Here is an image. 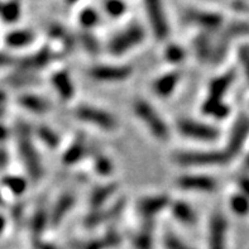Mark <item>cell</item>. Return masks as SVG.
I'll return each instance as SVG.
<instances>
[{"label": "cell", "mask_w": 249, "mask_h": 249, "mask_svg": "<svg viewBox=\"0 0 249 249\" xmlns=\"http://www.w3.org/2000/svg\"><path fill=\"white\" fill-rule=\"evenodd\" d=\"M38 134H39V138L43 141L44 144L48 145L50 148H57L60 145L61 138L54 130H52L48 126H42Z\"/></svg>", "instance_id": "32"}, {"label": "cell", "mask_w": 249, "mask_h": 249, "mask_svg": "<svg viewBox=\"0 0 249 249\" xmlns=\"http://www.w3.org/2000/svg\"><path fill=\"white\" fill-rule=\"evenodd\" d=\"M193 50L195 52L196 57L200 61L205 62V61L213 60L214 57L215 47L213 46L212 39L206 35V32H202L199 36H196L193 41Z\"/></svg>", "instance_id": "22"}, {"label": "cell", "mask_w": 249, "mask_h": 249, "mask_svg": "<svg viewBox=\"0 0 249 249\" xmlns=\"http://www.w3.org/2000/svg\"><path fill=\"white\" fill-rule=\"evenodd\" d=\"M20 104L28 109V110L33 111V113L42 114L46 113V111L50 110V103H48L46 99L41 98V96H37V95H24L20 99Z\"/></svg>", "instance_id": "24"}, {"label": "cell", "mask_w": 249, "mask_h": 249, "mask_svg": "<svg viewBox=\"0 0 249 249\" xmlns=\"http://www.w3.org/2000/svg\"><path fill=\"white\" fill-rule=\"evenodd\" d=\"M235 81V71L229 70L223 75H219L210 80L208 86V95L206 98L214 99V100H223L224 95Z\"/></svg>", "instance_id": "15"}, {"label": "cell", "mask_w": 249, "mask_h": 249, "mask_svg": "<svg viewBox=\"0 0 249 249\" xmlns=\"http://www.w3.org/2000/svg\"><path fill=\"white\" fill-rule=\"evenodd\" d=\"M73 115L82 123L91 124L104 132H115L119 128V122L113 114L94 105H79L73 111Z\"/></svg>", "instance_id": "5"}, {"label": "cell", "mask_w": 249, "mask_h": 249, "mask_svg": "<svg viewBox=\"0 0 249 249\" xmlns=\"http://www.w3.org/2000/svg\"><path fill=\"white\" fill-rule=\"evenodd\" d=\"M172 200L168 195H149L143 196L137 201V213L143 221H155L156 216L163 210L170 209Z\"/></svg>", "instance_id": "9"}, {"label": "cell", "mask_w": 249, "mask_h": 249, "mask_svg": "<svg viewBox=\"0 0 249 249\" xmlns=\"http://www.w3.org/2000/svg\"><path fill=\"white\" fill-rule=\"evenodd\" d=\"M118 186L119 185L117 182H107L95 187L91 191V194H90V200H89L91 210L103 209V205H104L105 202L110 199L114 194L117 193Z\"/></svg>", "instance_id": "20"}, {"label": "cell", "mask_w": 249, "mask_h": 249, "mask_svg": "<svg viewBox=\"0 0 249 249\" xmlns=\"http://www.w3.org/2000/svg\"><path fill=\"white\" fill-rule=\"evenodd\" d=\"M175 185L178 190L189 193H214L218 190V181L209 175H181L176 178Z\"/></svg>", "instance_id": "8"}, {"label": "cell", "mask_w": 249, "mask_h": 249, "mask_svg": "<svg viewBox=\"0 0 249 249\" xmlns=\"http://www.w3.org/2000/svg\"><path fill=\"white\" fill-rule=\"evenodd\" d=\"M0 14H1V18L5 20V22L13 23L18 20L19 16H20V6L17 3L16 0H12V1H6L1 5V9H0Z\"/></svg>", "instance_id": "30"}, {"label": "cell", "mask_w": 249, "mask_h": 249, "mask_svg": "<svg viewBox=\"0 0 249 249\" xmlns=\"http://www.w3.org/2000/svg\"><path fill=\"white\" fill-rule=\"evenodd\" d=\"M186 58V50L177 43H170L163 50V60L170 65H180Z\"/></svg>", "instance_id": "26"}, {"label": "cell", "mask_w": 249, "mask_h": 249, "mask_svg": "<svg viewBox=\"0 0 249 249\" xmlns=\"http://www.w3.org/2000/svg\"><path fill=\"white\" fill-rule=\"evenodd\" d=\"M37 249H58L57 247L52 246V244L43 243V242H37Z\"/></svg>", "instance_id": "37"}, {"label": "cell", "mask_w": 249, "mask_h": 249, "mask_svg": "<svg viewBox=\"0 0 249 249\" xmlns=\"http://www.w3.org/2000/svg\"><path fill=\"white\" fill-rule=\"evenodd\" d=\"M89 155V148L86 144L85 138L82 136H79L73 141L71 144L67 147V149L63 152L62 162L66 166H73L82 161L86 156Z\"/></svg>", "instance_id": "18"}, {"label": "cell", "mask_w": 249, "mask_h": 249, "mask_svg": "<svg viewBox=\"0 0 249 249\" xmlns=\"http://www.w3.org/2000/svg\"><path fill=\"white\" fill-rule=\"evenodd\" d=\"M176 130L178 134L186 139H191L195 142L214 143L220 138V130L213 124L204 123L201 120L193 118H178L176 120Z\"/></svg>", "instance_id": "4"}, {"label": "cell", "mask_w": 249, "mask_h": 249, "mask_svg": "<svg viewBox=\"0 0 249 249\" xmlns=\"http://www.w3.org/2000/svg\"><path fill=\"white\" fill-rule=\"evenodd\" d=\"M35 39V35L28 29H18L8 35L6 41L12 47H25Z\"/></svg>", "instance_id": "28"}, {"label": "cell", "mask_w": 249, "mask_h": 249, "mask_svg": "<svg viewBox=\"0 0 249 249\" xmlns=\"http://www.w3.org/2000/svg\"><path fill=\"white\" fill-rule=\"evenodd\" d=\"M153 228H155V221H143L139 231H137L132 238V242L136 249H152Z\"/></svg>", "instance_id": "23"}, {"label": "cell", "mask_w": 249, "mask_h": 249, "mask_svg": "<svg viewBox=\"0 0 249 249\" xmlns=\"http://www.w3.org/2000/svg\"><path fill=\"white\" fill-rule=\"evenodd\" d=\"M94 170L100 176L107 177L114 171V164L110 158H107V156L96 155V157L94 158Z\"/></svg>", "instance_id": "31"}, {"label": "cell", "mask_w": 249, "mask_h": 249, "mask_svg": "<svg viewBox=\"0 0 249 249\" xmlns=\"http://www.w3.org/2000/svg\"><path fill=\"white\" fill-rule=\"evenodd\" d=\"M249 137V117L247 114H239L233 123L231 130L229 133L227 148L225 151L229 153L231 158L239 155L243 149L246 141Z\"/></svg>", "instance_id": "10"}, {"label": "cell", "mask_w": 249, "mask_h": 249, "mask_svg": "<svg viewBox=\"0 0 249 249\" xmlns=\"http://www.w3.org/2000/svg\"><path fill=\"white\" fill-rule=\"evenodd\" d=\"M130 65H94L88 70L90 79L99 82H122L133 75Z\"/></svg>", "instance_id": "7"}, {"label": "cell", "mask_w": 249, "mask_h": 249, "mask_svg": "<svg viewBox=\"0 0 249 249\" xmlns=\"http://www.w3.org/2000/svg\"><path fill=\"white\" fill-rule=\"evenodd\" d=\"M238 186L240 189V193L244 194V195L249 197V177H240L239 180H238Z\"/></svg>", "instance_id": "36"}, {"label": "cell", "mask_w": 249, "mask_h": 249, "mask_svg": "<svg viewBox=\"0 0 249 249\" xmlns=\"http://www.w3.org/2000/svg\"><path fill=\"white\" fill-rule=\"evenodd\" d=\"M76 204V197L73 194L65 193L63 195H61L57 200V202L54 204V208L52 210L50 215V221L51 224L53 227L60 225L63 221V219L66 218L67 215L71 213V210L73 209Z\"/></svg>", "instance_id": "17"}, {"label": "cell", "mask_w": 249, "mask_h": 249, "mask_svg": "<svg viewBox=\"0 0 249 249\" xmlns=\"http://www.w3.org/2000/svg\"><path fill=\"white\" fill-rule=\"evenodd\" d=\"M228 228L224 213L214 210L209 219V249H225Z\"/></svg>", "instance_id": "11"}, {"label": "cell", "mask_w": 249, "mask_h": 249, "mask_svg": "<svg viewBox=\"0 0 249 249\" xmlns=\"http://www.w3.org/2000/svg\"><path fill=\"white\" fill-rule=\"evenodd\" d=\"M149 27L157 41H164L170 36V23L163 0H143Z\"/></svg>", "instance_id": "6"}, {"label": "cell", "mask_w": 249, "mask_h": 249, "mask_svg": "<svg viewBox=\"0 0 249 249\" xmlns=\"http://www.w3.org/2000/svg\"><path fill=\"white\" fill-rule=\"evenodd\" d=\"M103 9L109 18L119 19L128 12V4L124 0H103Z\"/></svg>", "instance_id": "27"}, {"label": "cell", "mask_w": 249, "mask_h": 249, "mask_svg": "<svg viewBox=\"0 0 249 249\" xmlns=\"http://www.w3.org/2000/svg\"><path fill=\"white\" fill-rule=\"evenodd\" d=\"M20 155L24 160V163L27 164V170L33 180H39L43 174V168H42L41 158L38 156L37 151L33 147V143L31 141L28 133L23 132V136L20 137Z\"/></svg>", "instance_id": "12"}, {"label": "cell", "mask_w": 249, "mask_h": 249, "mask_svg": "<svg viewBox=\"0 0 249 249\" xmlns=\"http://www.w3.org/2000/svg\"><path fill=\"white\" fill-rule=\"evenodd\" d=\"M233 158L227 151L218 149H197V151H178L172 155V161L186 167H210L224 166Z\"/></svg>", "instance_id": "2"}, {"label": "cell", "mask_w": 249, "mask_h": 249, "mask_svg": "<svg viewBox=\"0 0 249 249\" xmlns=\"http://www.w3.org/2000/svg\"><path fill=\"white\" fill-rule=\"evenodd\" d=\"M231 210L235 215L246 216L249 214V197L242 193H235L229 199Z\"/></svg>", "instance_id": "29"}, {"label": "cell", "mask_w": 249, "mask_h": 249, "mask_svg": "<svg viewBox=\"0 0 249 249\" xmlns=\"http://www.w3.org/2000/svg\"><path fill=\"white\" fill-rule=\"evenodd\" d=\"M1 5H3V4H1V3H0V9H1Z\"/></svg>", "instance_id": "40"}, {"label": "cell", "mask_w": 249, "mask_h": 249, "mask_svg": "<svg viewBox=\"0 0 249 249\" xmlns=\"http://www.w3.org/2000/svg\"><path fill=\"white\" fill-rule=\"evenodd\" d=\"M170 212L171 215L181 224L193 225L197 220V214H196L195 209L183 200H175L171 202Z\"/></svg>", "instance_id": "19"}, {"label": "cell", "mask_w": 249, "mask_h": 249, "mask_svg": "<svg viewBox=\"0 0 249 249\" xmlns=\"http://www.w3.org/2000/svg\"><path fill=\"white\" fill-rule=\"evenodd\" d=\"M51 82H52L54 90L57 91V94L60 95V98L62 100H72L73 96H75L76 90L72 79H71V76H70V73L67 71H65V70L56 71L52 75V77H51Z\"/></svg>", "instance_id": "16"}, {"label": "cell", "mask_w": 249, "mask_h": 249, "mask_svg": "<svg viewBox=\"0 0 249 249\" xmlns=\"http://www.w3.org/2000/svg\"><path fill=\"white\" fill-rule=\"evenodd\" d=\"M67 3L69 4H75V3H77V1H79V0H66Z\"/></svg>", "instance_id": "39"}, {"label": "cell", "mask_w": 249, "mask_h": 249, "mask_svg": "<svg viewBox=\"0 0 249 249\" xmlns=\"http://www.w3.org/2000/svg\"><path fill=\"white\" fill-rule=\"evenodd\" d=\"M145 29L139 23H130L120 29L107 42V52L114 57H120L144 42Z\"/></svg>", "instance_id": "3"}, {"label": "cell", "mask_w": 249, "mask_h": 249, "mask_svg": "<svg viewBox=\"0 0 249 249\" xmlns=\"http://www.w3.org/2000/svg\"><path fill=\"white\" fill-rule=\"evenodd\" d=\"M77 22L82 28L92 29L98 27L99 23H100V14L92 6H85L79 12Z\"/></svg>", "instance_id": "25"}, {"label": "cell", "mask_w": 249, "mask_h": 249, "mask_svg": "<svg viewBox=\"0 0 249 249\" xmlns=\"http://www.w3.org/2000/svg\"><path fill=\"white\" fill-rule=\"evenodd\" d=\"M238 57H239L240 65L243 67L247 79L249 80V47H240L238 51Z\"/></svg>", "instance_id": "35"}, {"label": "cell", "mask_w": 249, "mask_h": 249, "mask_svg": "<svg viewBox=\"0 0 249 249\" xmlns=\"http://www.w3.org/2000/svg\"><path fill=\"white\" fill-rule=\"evenodd\" d=\"M185 19H186L187 22L196 24L197 27L204 29V32L216 31V29L220 28L223 22H224V18L219 13L197 9L186 10Z\"/></svg>", "instance_id": "14"}, {"label": "cell", "mask_w": 249, "mask_h": 249, "mask_svg": "<svg viewBox=\"0 0 249 249\" xmlns=\"http://www.w3.org/2000/svg\"><path fill=\"white\" fill-rule=\"evenodd\" d=\"M181 79H182V72L180 70H172L162 73L152 82V92L160 99H168L175 92Z\"/></svg>", "instance_id": "13"}, {"label": "cell", "mask_w": 249, "mask_h": 249, "mask_svg": "<svg viewBox=\"0 0 249 249\" xmlns=\"http://www.w3.org/2000/svg\"><path fill=\"white\" fill-rule=\"evenodd\" d=\"M201 113L206 117L224 120L231 114V107L224 103V100H214V99L205 98L201 104Z\"/></svg>", "instance_id": "21"}, {"label": "cell", "mask_w": 249, "mask_h": 249, "mask_svg": "<svg viewBox=\"0 0 249 249\" xmlns=\"http://www.w3.org/2000/svg\"><path fill=\"white\" fill-rule=\"evenodd\" d=\"M133 114L138 118L151 133V136L160 142H167L171 138L170 126L164 122L161 114L155 109V107L142 98L133 101Z\"/></svg>", "instance_id": "1"}, {"label": "cell", "mask_w": 249, "mask_h": 249, "mask_svg": "<svg viewBox=\"0 0 249 249\" xmlns=\"http://www.w3.org/2000/svg\"><path fill=\"white\" fill-rule=\"evenodd\" d=\"M163 246L166 249H194L187 246L180 237L172 231H167L163 235Z\"/></svg>", "instance_id": "33"}, {"label": "cell", "mask_w": 249, "mask_h": 249, "mask_svg": "<svg viewBox=\"0 0 249 249\" xmlns=\"http://www.w3.org/2000/svg\"><path fill=\"white\" fill-rule=\"evenodd\" d=\"M244 167H246V170H249V153L244 160Z\"/></svg>", "instance_id": "38"}, {"label": "cell", "mask_w": 249, "mask_h": 249, "mask_svg": "<svg viewBox=\"0 0 249 249\" xmlns=\"http://www.w3.org/2000/svg\"><path fill=\"white\" fill-rule=\"evenodd\" d=\"M81 44L84 46L89 53L95 54L99 52V44L95 37L90 33H82L81 35Z\"/></svg>", "instance_id": "34"}]
</instances>
